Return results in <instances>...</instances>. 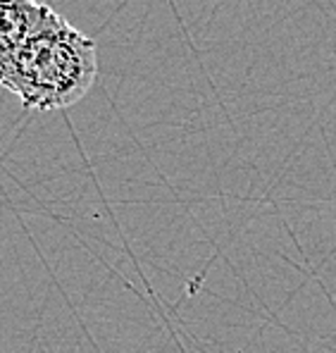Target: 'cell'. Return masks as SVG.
<instances>
[{"mask_svg": "<svg viewBox=\"0 0 336 353\" xmlns=\"http://www.w3.org/2000/svg\"><path fill=\"white\" fill-rule=\"evenodd\" d=\"M96 74V43L62 14L48 10L0 79V86L31 110H65L91 91Z\"/></svg>", "mask_w": 336, "mask_h": 353, "instance_id": "obj_1", "label": "cell"}, {"mask_svg": "<svg viewBox=\"0 0 336 353\" xmlns=\"http://www.w3.org/2000/svg\"><path fill=\"white\" fill-rule=\"evenodd\" d=\"M48 10L41 0H0V79Z\"/></svg>", "mask_w": 336, "mask_h": 353, "instance_id": "obj_2", "label": "cell"}]
</instances>
